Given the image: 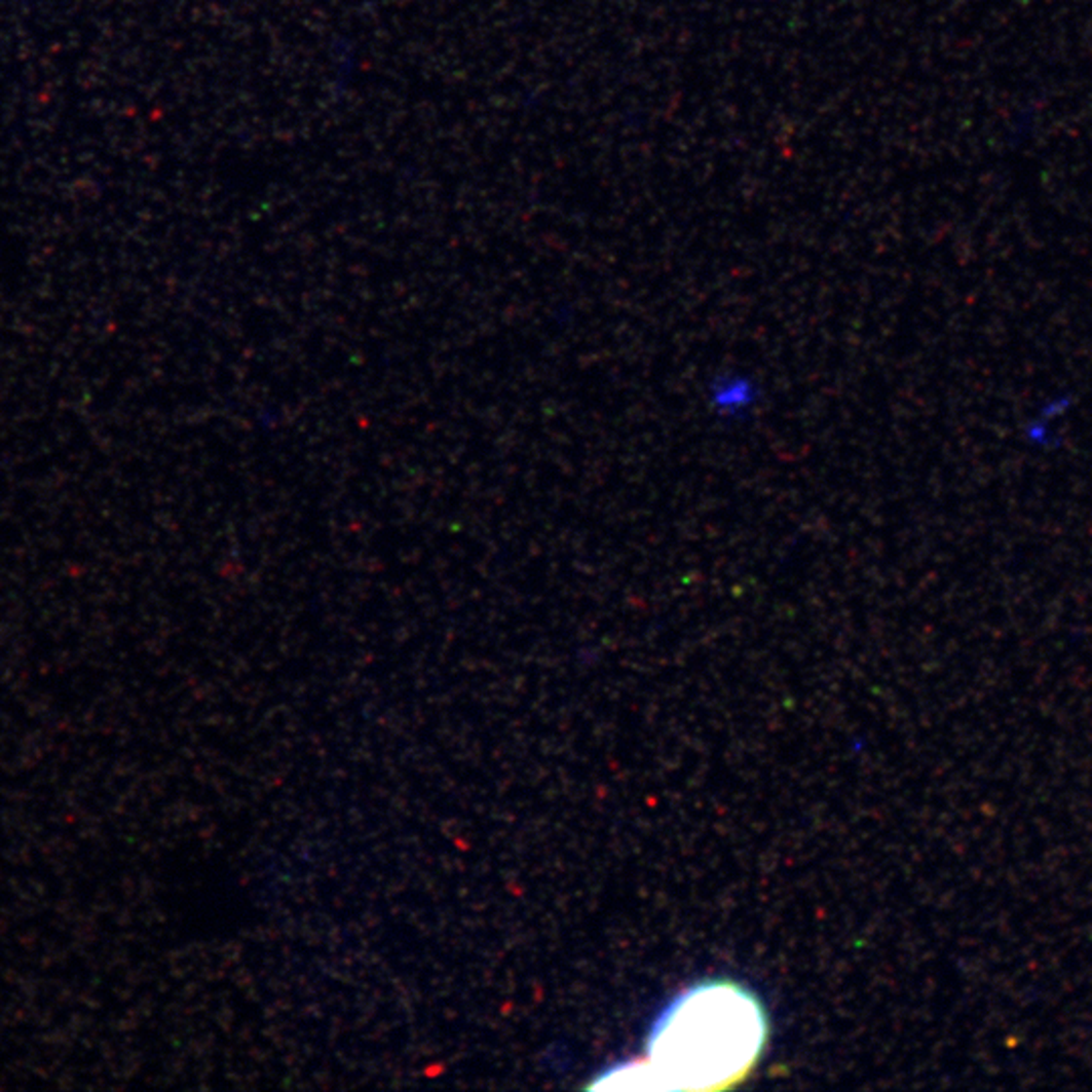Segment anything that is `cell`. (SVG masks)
Segmentation results:
<instances>
[{
	"label": "cell",
	"instance_id": "1",
	"mask_svg": "<svg viewBox=\"0 0 1092 1092\" xmlns=\"http://www.w3.org/2000/svg\"><path fill=\"white\" fill-rule=\"evenodd\" d=\"M767 1040L761 1002L735 981H705L672 1002L647 1040V1058L617 1066L593 1089L720 1091L741 1083ZM619 1087V1089H622Z\"/></svg>",
	"mask_w": 1092,
	"mask_h": 1092
},
{
	"label": "cell",
	"instance_id": "2",
	"mask_svg": "<svg viewBox=\"0 0 1092 1092\" xmlns=\"http://www.w3.org/2000/svg\"><path fill=\"white\" fill-rule=\"evenodd\" d=\"M707 399L716 417L743 421L759 407L761 385L749 373L724 371L708 381Z\"/></svg>",
	"mask_w": 1092,
	"mask_h": 1092
}]
</instances>
